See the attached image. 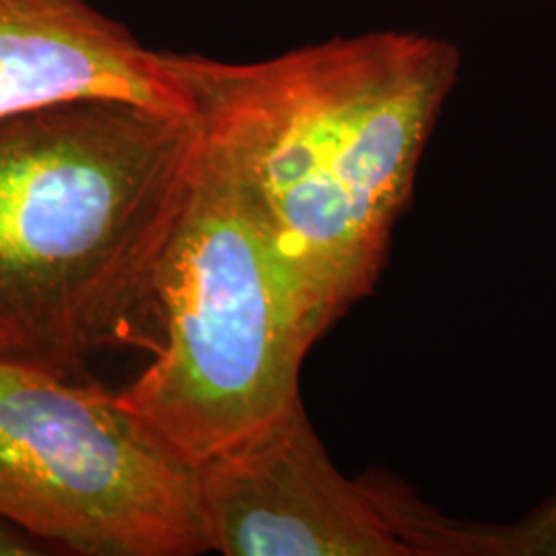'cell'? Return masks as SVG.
I'll use <instances>...</instances> for the list:
<instances>
[{
  "label": "cell",
  "instance_id": "4",
  "mask_svg": "<svg viewBox=\"0 0 556 556\" xmlns=\"http://www.w3.org/2000/svg\"><path fill=\"white\" fill-rule=\"evenodd\" d=\"M0 519L77 555L208 553L199 466L118 394L4 361Z\"/></svg>",
  "mask_w": 556,
  "mask_h": 556
},
{
  "label": "cell",
  "instance_id": "7",
  "mask_svg": "<svg viewBox=\"0 0 556 556\" xmlns=\"http://www.w3.org/2000/svg\"><path fill=\"white\" fill-rule=\"evenodd\" d=\"M464 556H556V486L536 509L511 523H472L462 528Z\"/></svg>",
  "mask_w": 556,
  "mask_h": 556
},
{
  "label": "cell",
  "instance_id": "8",
  "mask_svg": "<svg viewBox=\"0 0 556 556\" xmlns=\"http://www.w3.org/2000/svg\"><path fill=\"white\" fill-rule=\"evenodd\" d=\"M27 555H38V551H34V544L20 530L0 519V556Z\"/></svg>",
  "mask_w": 556,
  "mask_h": 556
},
{
  "label": "cell",
  "instance_id": "1",
  "mask_svg": "<svg viewBox=\"0 0 556 556\" xmlns=\"http://www.w3.org/2000/svg\"><path fill=\"white\" fill-rule=\"evenodd\" d=\"M161 56L330 328L378 282L459 52L374 31L258 62Z\"/></svg>",
  "mask_w": 556,
  "mask_h": 556
},
{
  "label": "cell",
  "instance_id": "2",
  "mask_svg": "<svg viewBox=\"0 0 556 556\" xmlns=\"http://www.w3.org/2000/svg\"><path fill=\"white\" fill-rule=\"evenodd\" d=\"M200 126L116 98L0 116V361L79 379L103 349H155V277Z\"/></svg>",
  "mask_w": 556,
  "mask_h": 556
},
{
  "label": "cell",
  "instance_id": "5",
  "mask_svg": "<svg viewBox=\"0 0 556 556\" xmlns=\"http://www.w3.org/2000/svg\"><path fill=\"white\" fill-rule=\"evenodd\" d=\"M206 548L227 556H443V514L383 472L344 477L301 397L199 466Z\"/></svg>",
  "mask_w": 556,
  "mask_h": 556
},
{
  "label": "cell",
  "instance_id": "6",
  "mask_svg": "<svg viewBox=\"0 0 556 556\" xmlns=\"http://www.w3.org/2000/svg\"><path fill=\"white\" fill-rule=\"evenodd\" d=\"M79 98L192 116L161 50L87 0H0V116Z\"/></svg>",
  "mask_w": 556,
  "mask_h": 556
},
{
  "label": "cell",
  "instance_id": "3",
  "mask_svg": "<svg viewBox=\"0 0 556 556\" xmlns=\"http://www.w3.org/2000/svg\"><path fill=\"white\" fill-rule=\"evenodd\" d=\"M155 309V361L118 397L194 466L301 397V363L328 330L238 169L202 128Z\"/></svg>",
  "mask_w": 556,
  "mask_h": 556
}]
</instances>
